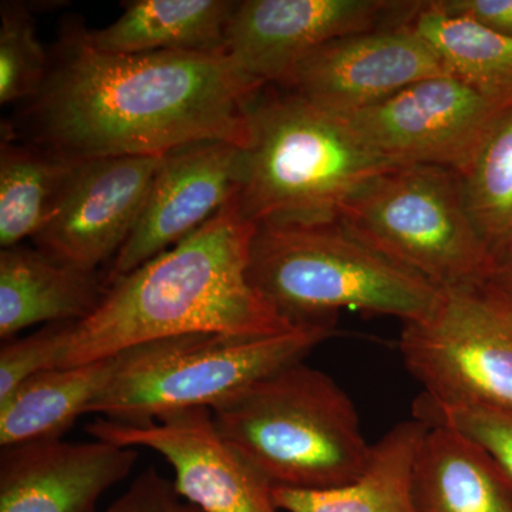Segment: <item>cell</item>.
Returning a JSON list of instances; mask_svg holds the SVG:
<instances>
[{
	"instance_id": "cell-25",
	"label": "cell",
	"mask_w": 512,
	"mask_h": 512,
	"mask_svg": "<svg viewBox=\"0 0 512 512\" xmlns=\"http://www.w3.org/2000/svg\"><path fill=\"white\" fill-rule=\"evenodd\" d=\"M414 410L417 419L451 427L483 448L512 488V414L477 407H431L419 402Z\"/></svg>"
},
{
	"instance_id": "cell-18",
	"label": "cell",
	"mask_w": 512,
	"mask_h": 512,
	"mask_svg": "<svg viewBox=\"0 0 512 512\" xmlns=\"http://www.w3.org/2000/svg\"><path fill=\"white\" fill-rule=\"evenodd\" d=\"M416 512H512V488L464 434L430 424L413 471Z\"/></svg>"
},
{
	"instance_id": "cell-8",
	"label": "cell",
	"mask_w": 512,
	"mask_h": 512,
	"mask_svg": "<svg viewBox=\"0 0 512 512\" xmlns=\"http://www.w3.org/2000/svg\"><path fill=\"white\" fill-rule=\"evenodd\" d=\"M399 349L417 402L512 414V311L483 286L443 289L431 315L403 323Z\"/></svg>"
},
{
	"instance_id": "cell-16",
	"label": "cell",
	"mask_w": 512,
	"mask_h": 512,
	"mask_svg": "<svg viewBox=\"0 0 512 512\" xmlns=\"http://www.w3.org/2000/svg\"><path fill=\"white\" fill-rule=\"evenodd\" d=\"M109 289L106 272L57 261L28 245L0 251V339L36 325L79 322L96 311Z\"/></svg>"
},
{
	"instance_id": "cell-20",
	"label": "cell",
	"mask_w": 512,
	"mask_h": 512,
	"mask_svg": "<svg viewBox=\"0 0 512 512\" xmlns=\"http://www.w3.org/2000/svg\"><path fill=\"white\" fill-rule=\"evenodd\" d=\"M121 363L123 352L30 377L6 402L0 403V446L62 439L74 421L89 414Z\"/></svg>"
},
{
	"instance_id": "cell-27",
	"label": "cell",
	"mask_w": 512,
	"mask_h": 512,
	"mask_svg": "<svg viewBox=\"0 0 512 512\" xmlns=\"http://www.w3.org/2000/svg\"><path fill=\"white\" fill-rule=\"evenodd\" d=\"M106 512H202L181 498L174 481L147 468L133 481L130 488L114 501Z\"/></svg>"
},
{
	"instance_id": "cell-29",
	"label": "cell",
	"mask_w": 512,
	"mask_h": 512,
	"mask_svg": "<svg viewBox=\"0 0 512 512\" xmlns=\"http://www.w3.org/2000/svg\"><path fill=\"white\" fill-rule=\"evenodd\" d=\"M480 285L512 311V241L491 252Z\"/></svg>"
},
{
	"instance_id": "cell-7",
	"label": "cell",
	"mask_w": 512,
	"mask_h": 512,
	"mask_svg": "<svg viewBox=\"0 0 512 512\" xmlns=\"http://www.w3.org/2000/svg\"><path fill=\"white\" fill-rule=\"evenodd\" d=\"M340 227L441 289L480 285L490 251L447 168L403 165L377 174L343 205Z\"/></svg>"
},
{
	"instance_id": "cell-1",
	"label": "cell",
	"mask_w": 512,
	"mask_h": 512,
	"mask_svg": "<svg viewBox=\"0 0 512 512\" xmlns=\"http://www.w3.org/2000/svg\"><path fill=\"white\" fill-rule=\"evenodd\" d=\"M264 87L225 55H110L74 26L10 131L72 160L160 157L201 141L247 148L249 107Z\"/></svg>"
},
{
	"instance_id": "cell-5",
	"label": "cell",
	"mask_w": 512,
	"mask_h": 512,
	"mask_svg": "<svg viewBox=\"0 0 512 512\" xmlns=\"http://www.w3.org/2000/svg\"><path fill=\"white\" fill-rule=\"evenodd\" d=\"M248 281L295 323L352 309L403 323L427 318L443 289L345 231L325 225H262L249 248Z\"/></svg>"
},
{
	"instance_id": "cell-11",
	"label": "cell",
	"mask_w": 512,
	"mask_h": 512,
	"mask_svg": "<svg viewBox=\"0 0 512 512\" xmlns=\"http://www.w3.org/2000/svg\"><path fill=\"white\" fill-rule=\"evenodd\" d=\"M86 431L93 439L161 454L173 467L177 493L202 512H281L272 484L222 439L210 409L178 410L140 424L100 417Z\"/></svg>"
},
{
	"instance_id": "cell-4",
	"label": "cell",
	"mask_w": 512,
	"mask_h": 512,
	"mask_svg": "<svg viewBox=\"0 0 512 512\" xmlns=\"http://www.w3.org/2000/svg\"><path fill=\"white\" fill-rule=\"evenodd\" d=\"M210 412L222 439L272 487L328 490L352 483L372 453L349 394L303 360Z\"/></svg>"
},
{
	"instance_id": "cell-21",
	"label": "cell",
	"mask_w": 512,
	"mask_h": 512,
	"mask_svg": "<svg viewBox=\"0 0 512 512\" xmlns=\"http://www.w3.org/2000/svg\"><path fill=\"white\" fill-rule=\"evenodd\" d=\"M77 160L32 143L0 146V247L35 238L52 217Z\"/></svg>"
},
{
	"instance_id": "cell-14",
	"label": "cell",
	"mask_w": 512,
	"mask_h": 512,
	"mask_svg": "<svg viewBox=\"0 0 512 512\" xmlns=\"http://www.w3.org/2000/svg\"><path fill=\"white\" fill-rule=\"evenodd\" d=\"M244 173L245 148L228 141L165 154L136 227L106 272L109 282L194 234L238 194Z\"/></svg>"
},
{
	"instance_id": "cell-28",
	"label": "cell",
	"mask_w": 512,
	"mask_h": 512,
	"mask_svg": "<svg viewBox=\"0 0 512 512\" xmlns=\"http://www.w3.org/2000/svg\"><path fill=\"white\" fill-rule=\"evenodd\" d=\"M447 15L476 22L485 29L512 37V0H434Z\"/></svg>"
},
{
	"instance_id": "cell-26",
	"label": "cell",
	"mask_w": 512,
	"mask_h": 512,
	"mask_svg": "<svg viewBox=\"0 0 512 512\" xmlns=\"http://www.w3.org/2000/svg\"><path fill=\"white\" fill-rule=\"evenodd\" d=\"M67 323H52L25 338L2 342L0 403L6 402L30 377L57 369L66 342Z\"/></svg>"
},
{
	"instance_id": "cell-10",
	"label": "cell",
	"mask_w": 512,
	"mask_h": 512,
	"mask_svg": "<svg viewBox=\"0 0 512 512\" xmlns=\"http://www.w3.org/2000/svg\"><path fill=\"white\" fill-rule=\"evenodd\" d=\"M420 2L244 0L237 2L224 55L264 86H282L295 67L338 37L409 23Z\"/></svg>"
},
{
	"instance_id": "cell-3",
	"label": "cell",
	"mask_w": 512,
	"mask_h": 512,
	"mask_svg": "<svg viewBox=\"0 0 512 512\" xmlns=\"http://www.w3.org/2000/svg\"><path fill=\"white\" fill-rule=\"evenodd\" d=\"M249 130L237 202L255 227L335 224L359 188L396 167L363 146L338 116L282 87L258 93Z\"/></svg>"
},
{
	"instance_id": "cell-15",
	"label": "cell",
	"mask_w": 512,
	"mask_h": 512,
	"mask_svg": "<svg viewBox=\"0 0 512 512\" xmlns=\"http://www.w3.org/2000/svg\"><path fill=\"white\" fill-rule=\"evenodd\" d=\"M137 460V448L97 439L2 448L0 512H94L101 495L127 478Z\"/></svg>"
},
{
	"instance_id": "cell-24",
	"label": "cell",
	"mask_w": 512,
	"mask_h": 512,
	"mask_svg": "<svg viewBox=\"0 0 512 512\" xmlns=\"http://www.w3.org/2000/svg\"><path fill=\"white\" fill-rule=\"evenodd\" d=\"M0 22V103H26L42 89L50 56L36 35L29 5L2 2Z\"/></svg>"
},
{
	"instance_id": "cell-12",
	"label": "cell",
	"mask_w": 512,
	"mask_h": 512,
	"mask_svg": "<svg viewBox=\"0 0 512 512\" xmlns=\"http://www.w3.org/2000/svg\"><path fill=\"white\" fill-rule=\"evenodd\" d=\"M164 156L77 160L55 212L33 238L57 261L100 271L124 247Z\"/></svg>"
},
{
	"instance_id": "cell-9",
	"label": "cell",
	"mask_w": 512,
	"mask_h": 512,
	"mask_svg": "<svg viewBox=\"0 0 512 512\" xmlns=\"http://www.w3.org/2000/svg\"><path fill=\"white\" fill-rule=\"evenodd\" d=\"M508 106L453 74H441L338 117L387 163L431 165L463 174Z\"/></svg>"
},
{
	"instance_id": "cell-23",
	"label": "cell",
	"mask_w": 512,
	"mask_h": 512,
	"mask_svg": "<svg viewBox=\"0 0 512 512\" xmlns=\"http://www.w3.org/2000/svg\"><path fill=\"white\" fill-rule=\"evenodd\" d=\"M460 177L471 220L488 251L512 241V104Z\"/></svg>"
},
{
	"instance_id": "cell-6",
	"label": "cell",
	"mask_w": 512,
	"mask_h": 512,
	"mask_svg": "<svg viewBox=\"0 0 512 512\" xmlns=\"http://www.w3.org/2000/svg\"><path fill=\"white\" fill-rule=\"evenodd\" d=\"M336 319L299 323L265 336L192 333L123 350V363L90 413L140 424L178 410L205 407L301 362L336 335Z\"/></svg>"
},
{
	"instance_id": "cell-17",
	"label": "cell",
	"mask_w": 512,
	"mask_h": 512,
	"mask_svg": "<svg viewBox=\"0 0 512 512\" xmlns=\"http://www.w3.org/2000/svg\"><path fill=\"white\" fill-rule=\"evenodd\" d=\"M103 29L77 28L87 46L110 55L157 52L224 55L225 32L237 2L231 0H131Z\"/></svg>"
},
{
	"instance_id": "cell-19",
	"label": "cell",
	"mask_w": 512,
	"mask_h": 512,
	"mask_svg": "<svg viewBox=\"0 0 512 512\" xmlns=\"http://www.w3.org/2000/svg\"><path fill=\"white\" fill-rule=\"evenodd\" d=\"M429 429L417 417L402 421L373 444L365 470L352 483L328 490L274 487V503L285 512H416L414 464Z\"/></svg>"
},
{
	"instance_id": "cell-22",
	"label": "cell",
	"mask_w": 512,
	"mask_h": 512,
	"mask_svg": "<svg viewBox=\"0 0 512 512\" xmlns=\"http://www.w3.org/2000/svg\"><path fill=\"white\" fill-rule=\"evenodd\" d=\"M409 25L434 47L450 74L490 99L512 104V37L447 15L434 0L420 2Z\"/></svg>"
},
{
	"instance_id": "cell-13",
	"label": "cell",
	"mask_w": 512,
	"mask_h": 512,
	"mask_svg": "<svg viewBox=\"0 0 512 512\" xmlns=\"http://www.w3.org/2000/svg\"><path fill=\"white\" fill-rule=\"evenodd\" d=\"M441 74L450 72L439 53L404 23L330 40L306 56L278 87L343 116Z\"/></svg>"
},
{
	"instance_id": "cell-2",
	"label": "cell",
	"mask_w": 512,
	"mask_h": 512,
	"mask_svg": "<svg viewBox=\"0 0 512 512\" xmlns=\"http://www.w3.org/2000/svg\"><path fill=\"white\" fill-rule=\"evenodd\" d=\"M255 229L239 214L235 195L180 244L110 281L92 315L67 322L57 367L192 333L265 336L298 326L249 284Z\"/></svg>"
}]
</instances>
